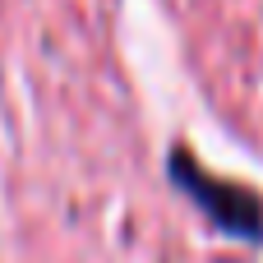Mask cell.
<instances>
[{
    "mask_svg": "<svg viewBox=\"0 0 263 263\" xmlns=\"http://www.w3.org/2000/svg\"><path fill=\"white\" fill-rule=\"evenodd\" d=\"M166 176L217 231H227L231 240H245V245H263V194H254L240 180L213 176L190 148L166 153Z\"/></svg>",
    "mask_w": 263,
    "mask_h": 263,
    "instance_id": "1",
    "label": "cell"
}]
</instances>
